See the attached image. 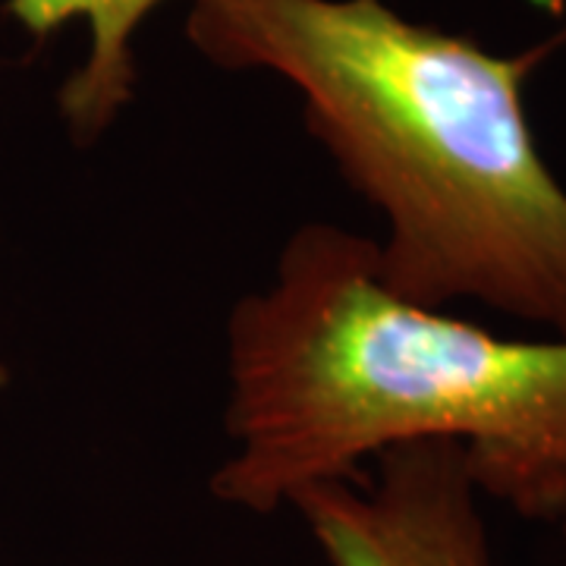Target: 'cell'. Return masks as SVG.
I'll use <instances>...</instances> for the list:
<instances>
[{
	"label": "cell",
	"instance_id": "7a4b0ae2",
	"mask_svg": "<svg viewBox=\"0 0 566 566\" xmlns=\"http://www.w3.org/2000/svg\"><path fill=\"white\" fill-rule=\"evenodd\" d=\"M233 450L211 494L274 513L390 447H463L482 497L523 520L566 516V337H504L394 296L375 240L303 223L274 277L227 322Z\"/></svg>",
	"mask_w": 566,
	"mask_h": 566
},
{
	"label": "cell",
	"instance_id": "6da1fadb",
	"mask_svg": "<svg viewBox=\"0 0 566 566\" xmlns=\"http://www.w3.org/2000/svg\"><path fill=\"white\" fill-rule=\"evenodd\" d=\"M186 39L230 73H271L387 233L378 277L424 308L479 303L566 337V186L542 155L523 54L385 0H189Z\"/></svg>",
	"mask_w": 566,
	"mask_h": 566
},
{
	"label": "cell",
	"instance_id": "277c9868",
	"mask_svg": "<svg viewBox=\"0 0 566 566\" xmlns=\"http://www.w3.org/2000/svg\"><path fill=\"white\" fill-rule=\"evenodd\" d=\"M167 0H7L3 13L48 41L70 22L88 25V54L61 85L57 107L76 145L88 148L117 123L139 88L136 39L145 20Z\"/></svg>",
	"mask_w": 566,
	"mask_h": 566
},
{
	"label": "cell",
	"instance_id": "5b68a950",
	"mask_svg": "<svg viewBox=\"0 0 566 566\" xmlns=\"http://www.w3.org/2000/svg\"><path fill=\"white\" fill-rule=\"evenodd\" d=\"M560 528H564V538H566V516H564V520H560Z\"/></svg>",
	"mask_w": 566,
	"mask_h": 566
},
{
	"label": "cell",
	"instance_id": "3957f363",
	"mask_svg": "<svg viewBox=\"0 0 566 566\" xmlns=\"http://www.w3.org/2000/svg\"><path fill=\"white\" fill-rule=\"evenodd\" d=\"M375 472L300 488L290 504L331 566H494L463 447H390Z\"/></svg>",
	"mask_w": 566,
	"mask_h": 566
}]
</instances>
